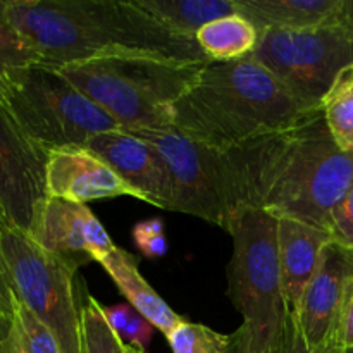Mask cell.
<instances>
[{
    "instance_id": "1",
    "label": "cell",
    "mask_w": 353,
    "mask_h": 353,
    "mask_svg": "<svg viewBox=\"0 0 353 353\" xmlns=\"http://www.w3.org/2000/svg\"><path fill=\"white\" fill-rule=\"evenodd\" d=\"M241 209H262L331 230L353 186V155L341 150L317 109L292 128L230 148Z\"/></svg>"
},
{
    "instance_id": "2",
    "label": "cell",
    "mask_w": 353,
    "mask_h": 353,
    "mask_svg": "<svg viewBox=\"0 0 353 353\" xmlns=\"http://www.w3.org/2000/svg\"><path fill=\"white\" fill-rule=\"evenodd\" d=\"M6 12L38 62L54 68L119 54L209 61L133 0H6Z\"/></svg>"
},
{
    "instance_id": "3",
    "label": "cell",
    "mask_w": 353,
    "mask_h": 353,
    "mask_svg": "<svg viewBox=\"0 0 353 353\" xmlns=\"http://www.w3.org/2000/svg\"><path fill=\"white\" fill-rule=\"evenodd\" d=\"M314 110L250 54L231 62L210 61L171 107V119L190 140L230 150L292 128Z\"/></svg>"
},
{
    "instance_id": "4",
    "label": "cell",
    "mask_w": 353,
    "mask_h": 353,
    "mask_svg": "<svg viewBox=\"0 0 353 353\" xmlns=\"http://www.w3.org/2000/svg\"><path fill=\"white\" fill-rule=\"evenodd\" d=\"M210 61L119 54L62 65L61 72L124 131L172 126L171 107Z\"/></svg>"
},
{
    "instance_id": "5",
    "label": "cell",
    "mask_w": 353,
    "mask_h": 353,
    "mask_svg": "<svg viewBox=\"0 0 353 353\" xmlns=\"http://www.w3.org/2000/svg\"><path fill=\"white\" fill-rule=\"evenodd\" d=\"M233 255L228 268V296L243 317L231 336L238 353H283L290 307L283 288L278 250V217L262 209H241L231 219Z\"/></svg>"
},
{
    "instance_id": "6",
    "label": "cell",
    "mask_w": 353,
    "mask_h": 353,
    "mask_svg": "<svg viewBox=\"0 0 353 353\" xmlns=\"http://www.w3.org/2000/svg\"><path fill=\"white\" fill-rule=\"evenodd\" d=\"M14 119L48 154L85 147L93 137L124 131L54 65H30L2 100Z\"/></svg>"
},
{
    "instance_id": "7",
    "label": "cell",
    "mask_w": 353,
    "mask_h": 353,
    "mask_svg": "<svg viewBox=\"0 0 353 353\" xmlns=\"http://www.w3.org/2000/svg\"><path fill=\"white\" fill-rule=\"evenodd\" d=\"M0 250L17 300L52 331L62 353H81V305L74 292L78 265L43 250L3 221Z\"/></svg>"
},
{
    "instance_id": "8",
    "label": "cell",
    "mask_w": 353,
    "mask_h": 353,
    "mask_svg": "<svg viewBox=\"0 0 353 353\" xmlns=\"http://www.w3.org/2000/svg\"><path fill=\"white\" fill-rule=\"evenodd\" d=\"M131 134L154 145L164 159L172 186L169 210L200 217L228 231L241 210L230 152L190 140L172 126Z\"/></svg>"
},
{
    "instance_id": "9",
    "label": "cell",
    "mask_w": 353,
    "mask_h": 353,
    "mask_svg": "<svg viewBox=\"0 0 353 353\" xmlns=\"http://www.w3.org/2000/svg\"><path fill=\"white\" fill-rule=\"evenodd\" d=\"M252 55L300 103L319 109L336 76L353 64V33L340 10L319 28L262 31Z\"/></svg>"
},
{
    "instance_id": "10",
    "label": "cell",
    "mask_w": 353,
    "mask_h": 353,
    "mask_svg": "<svg viewBox=\"0 0 353 353\" xmlns=\"http://www.w3.org/2000/svg\"><path fill=\"white\" fill-rule=\"evenodd\" d=\"M48 152L17 124L0 102V221L28 233L47 199Z\"/></svg>"
},
{
    "instance_id": "11",
    "label": "cell",
    "mask_w": 353,
    "mask_h": 353,
    "mask_svg": "<svg viewBox=\"0 0 353 353\" xmlns=\"http://www.w3.org/2000/svg\"><path fill=\"white\" fill-rule=\"evenodd\" d=\"M352 296L353 248L330 241L303 293L299 312H292L307 347L319 348L333 341L341 343V327Z\"/></svg>"
},
{
    "instance_id": "12",
    "label": "cell",
    "mask_w": 353,
    "mask_h": 353,
    "mask_svg": "<svg viewBox=\"0 0 353 353\" xmlns=\"http://www.w3.org/2000/svg\"><path fill=\"white\" fill-rule=\"evenodd\" d=\"M28 236L71 264L99 262L116 248L95 214L83 203L48 196L38 205Z\"/></svg>"
},
{
    "instance_id": "13",
    "label": "cell",
    "mask_w": 353,
    "mask_h": 353,
    "mask_svg": "<svg viewBox=\"0 0 353 353\" xmlns=\"http://www.w3.org/2000/svg\"><path fill=\"white\" fill-rule=\"evenodd\" d=\"M47 195L83 205L92 200L116 196H133L147 202L140 192L86 147L61 148L48 154Z\"/></svg>"
},
{
    "instance_id": "14",
    "label": "cell",
    "mask_w": 353,
    "mask_h": 353,
    "mask_svg": "<svg viewBox=\"0 0 353 353\" xmlns=\"http://www.w3.org/2000/svg\"><path fill=\"white\" fill-rule=\"evenodd\" d=\"M85 147L140 192L147 203L169 210L172 199L171 176L154 145L128 131H109L93 137Z\"/></svg>"
},
{
    "instance_id": "15",
    "label": "cell",
    "mask_w": 353,
    "mask_h": 353,
    "mask_svg": "<svg viewBox=\"0 0 353 353\" xmlns=\"http://www.w3.org/2000/svg\"><path fill=\"white\" fill-rule=\"evenodd\" d=\"M331 233L295 219H278V250L290 312L296 314Z\"/></svg>"
},
{
    "instance_id": "16",
    "label": "cell",
    "mask_w": 353,
    "mask_h": 353,
    "mask_svg": "<svg viewBox=\"0 0 353 353\" xmlns=\"http://www.w3.org/2000/svg\"><path fill=\"white\" fill-rule=\"evenodd\" d=\"M99 264L105 269L107 274L117 286L121 295L130 302L134 312L148 321L155 330L168 336L179 323L185 321L165 303L162 296L145 281L138 269V261L123 248L116 247L109 254L103 255Z\"/></svg>"
},
{
    "instance_id": "17",
    "label": "cell",
    "mask_w": 353,
    "mask_h": 353,
    "mask_svg": "<svg viewBox=\"0 0 353 353\" xmlns=\"http://www.w3.org/2000/svg\"><path fill=\"white\" fill-rule=\"evenodd\" d=\"M236 12L259 30H310L338 17L343 0H234Z\"/></svg>"
},
{
    "instance_id": "18",
    "label": "cell",
    "mask_w": 353,
    "mask_h": 353,
    "mask_svg": "<svg viewBox=\"0 0 353 353\" xmlns=\"http://www.w3.org/2000/svg\"><path fill=\"white\" fill-rule=\"evenodd\" d=\"M133 3L174 33L193 40L207 23L236 12L234 0H133Z\"/></svg>"
},
{
    "instance_id": "19",
    "label": "cell",
    "mask_w": 353,
    "mask_h": 353,
    "mask_svg": "<svg viewBox=\"0 0 353 353\" xmlns=\"http://www.w3.org/2000/svg\"><path fill=\"white\" fill-rule=\"evenodd\" d=\"M259 37L257 28L247 17L234 12L200 28L195 40L209 61L231 62L250 55L257 47Z\"/></svg>"
},
{
    "instance_id": "20",
    "label": "cell",
    "mask_w": 353,
    "mask_h": 353,
    "mask_svg": "<svg viewBox=\"0 0 353 353\" xmlns=\"http://www.w3.org/2000/svg\"><path fill=\"white\" fill-rule=\"evenodd\" d=\"M321 110L338 147L353 155V64L336 76L321 102Z\"/></svg>"
},
{
    "instance_id": "21",
    "label": "cell",
    "mask_w": 353,
    "mask_h": 353,
    "mask_svg": "<svg viewBox=\"0 0 353 353\" xmlns=\"http://www.w3.org/2000/svg\"><path fill=\"white\" fill-rule=\"evenodd\" d=\"M37 62L34 52L7 17L6 0H0V102L26 69Z\"/></svg>"
},
{
    "instance_id": "22",
    "label": "cell",
    "mask_w": 353,
    "mask_h": 353,
    "mask_svg": "<svg viewBox=\"0 0 353 353\" xmlns=\"http://www.w3.org/2000/svg\"><path fill=\"white\" fill-rule=\"evenodd\" d=\"M6 353H62V350L52 331L17 300Z\"/></svg>"
},
{
    "instance_id": "23",
    "label": "cell",
    "mask_w": 353,
    "mask_h": 353,
    "mask_svg": "<svg viewBox=\"0 0 353 353\" xmlns=\"http://www.w3.org/2000/svg\"><path fill=\"white\" fill-rule=\"evenodd\" d=\"M81 353H124V341L92 296L81 305Z\"/></svg>"
},
{
    "instance_id": "24",
    "label": "cell",
    "mask_w": 353,
    "mask_h": 353,
    "mask_svg": "<svg viewBox=\"0 0 353 353\" xmlns=\"http://www.w3.org/2000/svg\"><path fill=\"white\" fill-rule=\"evenodd\" d=\"M165 338L172 353H231V336L186 319Z\"/></svg>"
},
{
    "instance_id": "25",
    "label": "cell",
    "mask_w": 353,
    "mask_h": 353,
    "mask_svg": "<svg viewBox=\"0 0 353 353\" xmlns=\"http://www.w3.org/2000/svg\"><path fill=\"white\" fill-rule=\"evenodd\" d=\"M133 238L145 257L159 259L168 254L169 243L164 234V224L157 217L137 224L133 230Z\"/></svg>"
},
{
    "instance_id": "26",
    "label": "cell",
    "mask_w": 353,
    "mask_h": 353,
    "mask_svg": "<svg viewBox=\"0 0 353 353\" xmlns=\"http://www.w3.org/2000/svg\"><path fill=\"white\" fill-rule=\"evenodd\" d=\"M330 233L333 241L353 248V186L334 209Z\"/></svg>"
},
{
    "instance_id": "27",
    "label": "cell",
    "mask_w": 353,
    "mask_h": 353,
    "mask_svg": "<svg viewBox=\"0 0 353 353\" xmlns=\"http://www.w3.org/2000/svg\"><path fill=\"white\" fill-rule=\"evenodd\" d=\"M283 353H348V352H347V348L340 343V341H333V343H327V345H324V347H319V348L307 347L305 340H303V336H302V331H300V327H299V323H296L295 316L290 312Z\"/></svg>"
},
{
    "instance_id": "28",
    "label": "cell",
    "mask_w": 353,
    "mask_h": 353,
    "mask_svg": "<svg viewBox=\"0 0 353 353\" xmlns=\"http://www.w3.org/2000/svg\"><path fill=\"white\" fill-rule=\"evenodd\" d=\"M154 330L155 327L152 326V324L148 323L145 317H141L140 314L134 312L133 316H131L128 326L124 327V331L121 333V340H123V336H124L128 341H130L131 347L145 350V348H147V345L150 343L152 336H154Z\"/></svg>"
},
{
    "instance_id": "29",
    "label": "cell",
    "mask_w": 353,
    "mask_h": 353,
    "mask_svg": "<svg viewBox=\"0 0 353 353\" xmlns=\"http://www.w3.org/2000/svg\"><path fill=\"white\" fill-rule=\"evenodd\" d=\"M16 303L17 295L14 292L12 279H10L9 269H7L2 250H0V316L7 317V319H12Z\"/></svg>"
},
{
    "instance_id": "30",
    "label": "cell",
    "mask_w": 353,
    "mask_h": 353,
    "mask_svg": "<svg viewBox=\"0 0 353 353\" xmlns=\"http://www.w3.org/2000/svg\"><path fill=\"white\" fill-rule=\"evenodd\" d=\"M103 312H105L107 321H109L110 326L117 331V334L121 336V333L124 331V327L130 323L131 316L134 314V310L128 305H116V307H103Z\"/></svg>"
},
{
    "instance_id": "31",
    "label": "cell",
    "mask_w": 353,
    "mask_h": 353,
    "mask_svg": "<svg viewBox=\"0 0 353 353\" xmlns=\"http://www.w3.org/2000/svg\"><path fill=\"white\" fill-rule=\"evenodd\" d=\"M341 343L347 348V352H353V296L345 314L343 327H341Z\"/></svg>"
},
{
    "instance_id": "32",
    "label": "cell",
    "mask_w": 353,
    "mask_h": 353,
    "mask_svg": "<svg viewBox=\"0 0 353 353\" xmlns=\"http://www.w3.org/2000/svg\"><path fill=\"white\" fill-rule=\"evenodd\" d=\"M10 323H12V319H7V317L0 316V353H6V343L7 338H9Z\"/></svg>"
},
{
    "instance_id": "33",
    "label": "cell",
    "mask_w": 353,
    "mask_h": 353,
    "mask_svg": "<svg viewBox=\"0 0 353 353\" xmlns=\"http://www.w3.org/2000/svg\"><path fill=\"white\" fill-rule=\"evenodd\" d=\"M341 17L353 33V0H343V9H341Z\"/></svg>"
},
{
    "instance_id": "34",
    "label": "cell",
    "mask_w": 353,
    "mask_h": 353,
    "mask_svg": "<svg viewBox=\"0 0 353 353\" xmlns=\"http://www.w3.org/2000/svg\"><path fill=\"white\" fill-rule=\"evenodd\" d=\"M124 353H147L145 350H140V348H134L131 345L124 343Z\"/></svg>"
},
{
    "instance_id": "35",
    "label": "cell",
    "mask_w": 353,
    "mask_h": 353,
    "mask_svg": "<svg viewBox=\"0 0 353 353\" xmlns=\"http://www.w3.org/2000/svg\"><path fill=\"white\" fill-rule=\"evenodd\" d=\"M231 353H238V352H234V350H231Z\"/></svg>"
},
{
    "instance_id": "36",
    "label": "cell",
    "mask_w": 353,
    "mask_h": 353,
    "mask_svg": "<svg viewBox=\"0 0 353 353\" xmlns=\"http://www.w3.org/2000/svg\"><path fill=\"white\" fill-rule=\"evenodd\" d=\"M348 353H353V352H348Z\"/></svg>"
}]
</instances>
